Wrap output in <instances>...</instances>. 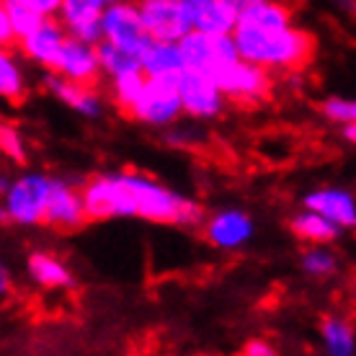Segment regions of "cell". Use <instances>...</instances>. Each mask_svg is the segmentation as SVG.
Here are the masks:
<instances>
[{
  "instance_id": "1",
  "label": "cell",
  "mask_w": 356,
  "mask_h": 356,
  "mask_svg": "<svg viewBox=\"0 0 356 356\" xmlns=\"http://www.w3.org/2000/svg\"><path fill=\"white\" fill-rule=\"evenodd\" d=\"M232 39L243 60L261 65L274 75L302 70L315 54V36L297 24L261 26L248 18H238Z\"/></svg>"
},
{
  "instance_id": "2",
  "label": "cell",
  "mask_w": 356,
  "mask_h": 356,
  "mask_svg": "<svg viewBox=\"0 0 356 356\" xmlns=\"http://www.w3.org/2000/svg\"><path fill=\"white\" fill-rule=\"evenodd\" d=\"M129 199H132V217L155 225H176V227H199L204 225V207L196 199L173 191L158 178L140 173V170H122Z\"/></svg>"
},
{
  "instance_id": "3",
  "label": "cell",
  "mask_w": 356,
  "mask_h": 356,
  "mask_svg": "<svg viewBox=\"0 0 356 356\" xmlns=\"http://www.w3.org/2000/svg\"><path fill=\"white\" fill-rule=\"evenodd\" d=\"M54 176L42 173V170H24L8 181L3 188V207L0 217L6 225L13 227H39L44 225L47 204L52 194Z\"/></svg>"
},
{
  "instance_id": "4",
  "label": "cell",
  "mask_w": 356,
  "mask_h": 356,
  "mask_svg": "<svg viewBox=\"0 0 356 356\" xmlns=\"http://www.w3.org/2000/svg\"><path fill=\"white\" fill-rule=\"evenodd\" d=\"M127 116L134 119L137 124L152 127V129H168L178 124V119L184 116L178 75L176 78H147L137 104Z\"/></svg>"
},
{
  "instance_id": "5",
  "label": "cell",
  "mask_w": 356,
  "mask_h": 356,
  "mask_svg": "<svg viewBox=\"0 0 356 356\" xmlns=\"http://www.w3.org/2000/svg\"><path fill=\"white\" fill-rule=\"evenodd\" d=\"M184 54V70H194L209 78H217L232 63L241 60L232 34H204V31H188L181 42Z\"/></svg>"
},
{
  "instance_id": "6",
  "label": "cell",
  "mask_w": 356,
  "mask_h": 356,
  "mask_svg": "<svg viewBox=\"0 0 356 356\" xmlns=\"http://www.w3.org/2000/svg\"><path fill=\"white\" fill-rule=\"evenodd\" d=\"M214 81L222 88L227 101L238 104V106H261V104H266L274 90V72L261 65L248 63L243 57L238 63H232L227 70L220 72Z\"/></svg>"
},
{
  "instance_id": "7",
  "label": "cell",
  "mask_w": 356,
  "mask_h": 356,
  "mask_svg": "<svg viewBox=\"0 0 356 356\" xmlns=\"http://www.w3.org/2000/svg\"><path fill=\"white\" fill-rule=\"evenodd\" d=\"M178 93H181V104H184V116L194 119V122H212L217 116H222L225 106L230 104L214 78L194 70H181Z\"/></svg>"
},
{
  "instance_id": "8",
  "label": "cell",
  "mask_w": 356,
  "mask_h": 356,
  "mask_svg": "<svg viewBox=\"0 0 356 356\" xmlns=\"http://www.w3.org/2000/svg\"><path fill=\"white\" fill-rule=\"evenodd\" d=\"M101 31H104V42L124 47L137 54L150 42L140 10H137V0H119L114 6H108L101 16Z\"/></svg>"
},
{
  "instance_id": "9",
  "label": "cell",
  "mask_w": 356,
  "mask_h": 356,
  "mask_svg": "<svg viewBox=\"0 0 356 356\" xmlns=\"http://www.w3.org/2000/svg\"><path fill=\"white\" fill-rule=\"evenodd\" d=\"M42 86L49 96L83 119H101L106 111V96L96 88V83H75L52 70H44Z\"/></svg>"
},
{
  "instance_id": "10",
  "label": "cell",
  "mask_w": 356,
  "mask_h": 356,
  "mask_svg": "<svg viewBox=\"0 0 356 356\" xmlns=\"http://www.w3.org/2000/svg\"><path fill=\"white\" fill-rule=\"evenodd\" d=\"M137 10L150 39L181 42L191 31L184 0H137Z\"/></svg>"
},
{
  "instance_id": "11",
  "label": "cell",
  "mask_w": 356,
  "mask_h": 356,
  "mask_svg": "<svg viewBox=\"0 0 356 356\" xmlns=\"http://www.w3.org/2000/svg\"><path fill=\"white\" fill-rule=\"evenodd\" d=\"M88 222V212H86V199H83V186L72 184L67 178L54 176L52 194H49V204H47L44 225L52 230L72 232L81 230Z\"/></svg>"
},
{
  "instance_id": "12",
  "label": "cell",
  "mask_w": 356,
  "mask_h": 356,
  "mask_svg": "<svg viewBox=\"0 0 356 356\" xmlns=\"http://www.w3.org/2000/svg\"><path fill=\"white\" fill-rule=\"evenodd\" d=\"M202 227H204L207 243L217 250H241L243 245H248L256 232L250 214L243 209H232V207L209 214Z\"/></svg>"
},
{
  "instance_id": "13",
  "label": "cell",
  "mask_w": 356,
  "mask_h": 356,
  "mask_svg": "<svg viewBox=\"0 0 356 356\" xmlns=\"http://www.w3.org/2000/svg\"><path fill=\"white\" fill-rule=\"evenodd\" d=\"M67 36L70 34H67L65 24L60 21V16H49V18H44L31 34H26L24 39H18L16 49L21 52V57H24L29 65H34L39 70H49Z\"/></svg>"
},
{
  "instance_id": "14",
  "label": "cell",
  "mask_w": 356,
  "mask_h": 356,
  "mask_svg": "<svg viewBox=\"0 0 356 356\" xmlns=\"http://www.w3.org/2000/svg\"><path fill=\"white\" fill-rule=\"evenodd\" d=\"M49 70L75 83H98V78H104L101 60H98V44L67 36Z\"/></svg>"
},
{
  "instance_id": "15",
  "label": "cell",
  "mask_w": 356,
  "mask_h": 356,
  "mask_svg": "<svg viewBox=\"0 0 356 356\" xmlns=\"http://www.w3.org/2000/svg\"><path fill=\"white\" fill-rule=\"evenodd\" d=\"M302 207L321 212L328 217L330 222H336L341 230L356 227V196L348 188L341 186H321L312 188L302 196Z\"/></svg>"
},
{
  "instance_id": "16",
  "label": "cell",
  "mask_w": 356,
  "mask_h": 356,
  "mask_svg": "<svg viewBox=\"0 0 356 356\" xmlns=\"http://www.w3.org/2000/svg\"><path fill=\"white\" fill-rule=\"evenodd\" d=\"M101 16H104V10L96 8L90 0H65L63 10H60V21L65 24L67 34L90 42V44L104 42Z\"/></svg>"
},
{
  "instance_id": "17",
  "label": "cell",
  "mask_w": 356,
  "mask_h": 356,
  "mask_svg": "<svg viewBox=\"0 0 356 356\" xmlns=\"http://www.w3.org/2000/svg\"><path fill=\"white\" fill-rule=\"evenodd\" d=\"M191 31L204 34H232L238 16L220 0H184Z\"/></svg>"
},
{
  "instance_id": "18",
  "label": "cell",
  "mask_w": 356,
  "mask_h": 356,
  "mask_svg": "<svg viewBox=\"0 0 356 356\" xmlns=\"http://www.w3.org/2000/svg\"><path fill=\"white\" fill-rule=\"evenodd\" d=\"M143 60V70L147 78H176L181 75L184 65V54L178 42H161V39H150L140 52Z\"/></svg>"
},
{
  "instance_id": "19",
  "label": "cell",
  "mask_w": 356,
  "mask_h": 356,
  "mask_svg": "<svg viewBox=\"0 0 356 356\" xmlns=\"http://www.w3.org/2000/svg\"><path fill=\"white\" fill-rule=\"evenodd\" d=\"M26 271L31 282H36L44 289H70L75 284V276L67 268L60 256H54L49 250H34L26 256Z\"/></svg>"
},
{
  "instance_id": "20",
  "label": "cell",
  "mask_w": 356,
  "mask_h": 356,
  "mask_svg": "<svg viewBox=\"0 0 356 356\" xmlns=\"http://www.w3.org/2000/svg\"><path fill=\"white\" fill-rule=\"evenodd\" d=\"M26 60L18 49H3L0 52V96L8 104H21L29 96V72Z\"/></svg>"
},
{
  "instance_id": "21",
  "label": "cell",
  "mask_w": 356,
  "mask_h": 356,
  "mask_svg": "<svg viewBox=\"0 0 356 356\" xmlns=\"http://www.w3.org/2000/svg\"><path fill=\"white\" fill-rule=\"evenodd\" d=\"M289 230L294 232V238H300L302 243L310 245H328L339 238L341 227L336 222H330L328 217H323L315 209L302 207L300 212H294L289 217Z\"/></svg>"
},
{
  "instance_id": "22",
  "label": "cell",
  "mask_w": 356,
  "mask_h": 356,
  "mask_svg": "<svg viewBox=\"0 0 356 356\" xmlns=\"http://www.w3.org/2000/svg\"><path fill=\"white\" fill-rule=\"evenodd\" d=\"M321 343L325 356H356V330L339 315L323 318Z\"/></svg>"
},
{
  "instance_id": "23",
  "label": "cell",
  "mask_w": 356,
  "mask_h": 356,
  "mask_svg": "<svg viewBox=\"0 0 356 356\" xmlns=\"http://www.w3.org/2000/svg\"><path fill=\"white\" fill-rule=\"evenodd\" d=\"M98 60H101V72L106 81H111L116 75H124V72L143 70L140 54L111 44V42H98Z\"/></svg>"
},
{
  "instance_id": "24",
  "label": "cell",
  "mask_w": 356,
  "mask_h": 356,
  "mask_svg": "<svg viewBox=\"0 0 356 356\" xmlns=\"http://www.w3.org/2000/svg\"><path fill=\"white\" fill-rule=\"evenodd\" d=\"M145 83H147V75L145 70H134L124 72V75H116L108 81V98L122 114H129L132 106L137 104V98L143 93Z\"/></svg>"
},
{
  "instance_id": "25",
  "label": "cell",
  "mask_w": 356,
  "mask_h": 356,
  "mask_svg": "<svg viewBox=\"0 0 356 356\" xmlns=\"http://www.w3.org/2000/svg\"><path fill=\"white\" fill-rule=\"evenodd\" d=\"M300 266L312 279H328V276L339 271V259H336V253L328 245H312V248H307L302 253Z\"/></svg>"
},
{
  "instance_id": "26",
  "label": "cell",
  "mask_w": 356,
  "mask_h": 356,
  "mask_svg": "<svg viewBox=\"0 0 356 356\" xmlns=\"http://www.w3.org/2000/svg\"><path fill=\"white\" fill-rule=\"evenodd\" d=\"M0 150L8 158L13 165H26L29 163V145L26 137L21 134V129L8 122L0 124Z\"/></svg>"
},
{
  "instance_id": "27",
  "label": "cell",
  "mask_w": 356,
  "mask_h": 356,
  "mask_svg": "<svg viewBox=\"0 0 356 356\" xmlns=\"http://www.w3.org/2000/svg\"><path fill=\"white\" fill-rule=\"evenodd\" d=\"M0 8L8 13L10 24H13V31H16V39H24L26 34H31L47 16L36 13V10L21 6V3H10V0H0ZM18 44V42H16Z\"/></svg>"
},
{
  "instance_id": "28",
  "label": "cell",
  "mask_w": 356,
  "mask_h": 356,
  "mask_svg": "<svg viewBox=\"0 0 356 356\" xmlns=\"http://www.w3.org/2000/svg\"><path fill=\"white\" fill-rule=\"evenodd\" d=\"M321 114L333 122V124H346V122H356V98L348 96H328L323 98Z\"/></svg>"
},
{
  "instance_id": "29",
  "label": "cell",
  "mask_w": 356,
  "mask_h": 356,
  "mask_svg": "<svg viewBox=\"0 0 356 356\" xmlns=\"http://www.w3.org/2000/svg\"><path fill=\"white\" fill-rule=\"evenodd\" d=\"M10 3H21V6H26V8L49 18V16H60L65 0H10Z\"/></svg>"
},
{
  "instance_id": "30",
  "label": "cell",
  "mask_w": 356,
  "mask_h": 356,
  "mask_svg": "<svg viewBox=\"0 0 356 356\" xmlns=\"http://www.w3.org/2000/svg\"><path fill=\"white\" fill-rule=\"evenodd\" d=\"M16 31H13V24H10L8 13L0 8V47L3 49H10V47H16Z\"/></svg>"
},
{
  "instance_id": "31",
  "label": "cell",
  "mask_w": 356,
  "mask_h": 356,
  "mask_svg": "<svg viewBox=\"0 0 356 356\" xmlns=\"http://www.w3.org/2000/svg\"><path fill=\"white\" fill-rule=\"evenodd\" d=\"M243 356H276V351L271 348V343L256 339V341H248V343H245Z\"/></svg>"
},
{
  "instance_id": "32",
  "label": "cell",
  "mask_w": 356,
  "mask_h": 356,
  "mask_svg": "<svg viewBox=\"0 0 356 356\" xmlns=\"http://www.w3.org/2000/svg\"><path fill=\"white\" fill-rule=\"evenodd\" d=\"M220 3H222V6H227V8H230L235 16L241 18L245 10H250L253 6H259L261 0H220Z\"/></svg>"
},
{
  "instance_id": "33",
  "label": "cell",
  "mask_w": 356,
  "mask_h": 356,
  "mask_svg": "<svg viewBox=\"0 0 356 356\" xmlns=\"http://www.w3.org/2000/svg\"><path fill=\"white\" fill-rule=\"evenodd\" d=\"M341 127V137H343V143L356 147V122H346V124H339Z\"/></svg>"
},
{
  "instance_id": "34",
  "label": "cell",
  "mask_w": 356,
  "mask_h": 356,
  "mask_svg": "<svg viewBox=\"0 0 356 356\" xmlns=\"http://www.w3.org/2000/svg\"><path fill=\"white\" fill-rule=\"evenodd\" d=\"M336 3V8L343 10L346 16H354L356 18V0H333Z\"/></svg>"
},
{
  "instance_id": "35",
  "label": "cell",
  "mask_w": 356,
  "mask_h": 356,
  "mask_svg": "<svg viewBox=\"0 0 356 356\" xmlns=\"http://www.w3.org/2000/svg\"><path fill=\"white\" fill-rule=\"evenodd\" d=\"M0 284H3V292H8V289H10L8 268H6V266H3V271H0Z\"/></svg>"
},
{
  "instance_id": "36",
  "label": "cell",
  "mask_w": 356,
  "mask_h": 356,
  "mask_svg": "<svg viewBox=\"0 0 356 356\" xmlns=\"http://www.w3.org/2000/svg\"><path fill=\"white\" fill-rule=\"evenodd\" d=\"M96 8H101V10H106L108 6H114V3H119V0H90Z\"/></svg>"
}]
</instances>
